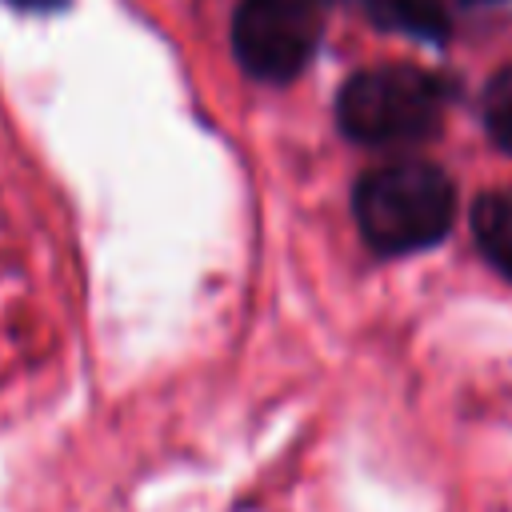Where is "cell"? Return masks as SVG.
<instances>
[{"instance_id": "6da1fadb", "label": "cell", "mask_w": 512, "mask_h": 512, "mask_svg": "<svg viewBox=\"0 0 512 512\" xmlns=\"http://www.w3.org/2000/svg\"><path fill=\"white\" fill-rule=\"evenodd\" d=\"M352 212L360 236L376 252L404 256L448 236L456 192L452 180L428 160H388L356 180Z\"/></svg>"}, {"instance_id": "7a4b0ae2", "label": "cell", "mask_w": 512, "mask_h": 512, "mask_svg": "<svg viewBox=\"0 0 512 512\" xmlns=\"http://www.w3.org/2000/svg\"><path fill=\"white\" fill-rule=\"evenodd\" d=\"M444 116L440 80L412 64H380L348 76L336 96V124L368 148H404L436 136Z\"/></svg>"}, {"instance_id": "3957f363", "label": "cell", "mask_w": 512, "mask_h": 512, "mask_svg": "<svg viewBox=\"0 0 512 512\" xmlns=\"http://www.w3.org/2000/svg\"><path fill=\"white\" fill-rule=\"evenodd\" d=\"M320 44L316 0H240L232 16V52L240 68L268 84L296 80Z\"/></svg>"}, {"instance_id": "277c9868", "label": "cell", "mask_w": 512, "mask_h": 512, "mask_svg": "<svg viewBox=\"0 0 512 512\" xmlns=\"http://www.w3.org/2000/svg\"><path fill=\"white\" fill-rule=\"evenodd\" d=\"M472 236L488 264L512 280V188L484 192L472 204Z\"/></svg>"}, {"instance_id": "5b68a950", "label": "cell", "mask_w": 512, "mask_h": 512, "mask_svg": "<svg viewBox=\"0 0 512 512\" xmlns=\"http://www.w3.org/2000/svg\"><path fill=\"white\" fill-rule=\"evenodd\" d=\"M372 12L384 20V24H396L412 36H424V40H444L448 32V8L444 0H368Z\"/></svg>"}, {"instance_id": "8992f818", "label": "cell", "mask_w": 512, "mask_h": 512, "mask_svg": "<svg viewBox=\"0 0 512 512\" xmlns=\"http://www.w3.org/2000/svg\"><path fill=\"white\" fill-rule=\"evenodd\" d=\"M480 112H484V128H488V136H492L504 152H512V64L500 68V72L484 84Z\"/></svg>"}, {"instance_id": "52a82bcc", "label": "cell", "mask_w": 512, "mask_h": 512, "mask_svg": "<svg viewBox=\"0 0 512 512\" xmlns=\"http://www.w3.org/2000/svg\"><path fill=\"white\" fill-rule=\"evenodd\" d=\"M16 8H28V12H52V8H64L68 0H8Z\"/></svg>"}, {"instance_id": "ba28073f", "label": "cell", "mask_w": 512, "mask_h": 512, "mask_svg": "<svg viewBox=\"0 0 512 512\" xmlns=\"http://www.w3.org/2000/svg\"><path fill=\"white\" fill-rule=\"evenodd\" d=\"M468 4H496V0H468Z\"/></svg>"}]
</instances>
